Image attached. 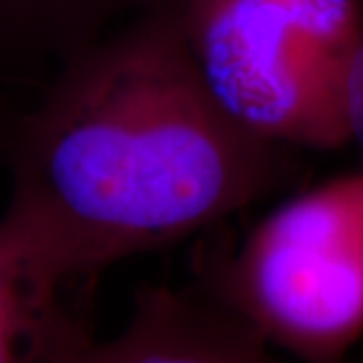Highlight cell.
I'll return each instance as SVG.
<instances>
[{
    "label": "cell",
    "mask_w": 363,
    "mask_h": 363,
    "mask_svg": "<svg viewBox=\"0 0 363 363\" xmlns=\"http://www.w3.org/2000/svg\"><path fill=\"white\" fill-rule=\"evenodd\" d=\"M30 89L28 101L0 99L6 210L85 279L293 194L305 176L298 150L248 133L212 101L178 0L113 26Z\"/></svg>",
    "instance_id": "cell-1"
},
{
    "label": "cell",
    "mask_w": 363,
    "mask_h": 363,
    "mask_svg": "<svg viewBox=\"0 0 363 363\" xmlns=\"http://www.w3.org/2000/svg\"><path fill=\"white\" fill-rule=\"evenodd\" d=\"M186 51L238 128L293 150L350 143L359 0H178Z\"/></svg>",
    "instance_id": "cell-2"
},
{
    "label": "cell",
    "mask_w": 363,
    "mask_h": 363,
    "mask_svg": "<svg viewBox=\"0 0 363 363\" xmlns=\"http://www.w3.org/2000/svg\"><path fill=\"white\" fill-rule=\"evenodd\" d=\"M196 281L272 347L305 362L341 359L363 335V174L293 190L238 247L202 248Z\"/></svg>",
    "instance_id": "cell-3"
},
{
    "label": "cell",
    "mask_w": 363,
    "mask_h": 363,
    "mask_svg": "<svg viewBox=\"0 0 363 363\" xmlns=\"http://www.w3.org/2000/svg\"><path fill=\"white\" fill-rule=\"evenodd\" d=\"M97 281L67 271L25 222L0 216V363H87Z\"/></svg>",
    "instance_id": "cell-4"
},
{
    "label": "cell",
    "mask_w": 363,
    "mask_h": 363,
    "mask_svg": "<svg viewBox=\"0 0 363 363\" xmlns=\"http://www.w3.org/2000/svg\"><path fill=\"white\" fill-rule=\"evenodd\" d=\"M257 325L204 283L138 286L125 327L99 339L87 363H269Z\"/></svg>",
    "instance_id": "cell-5"
},
{
    "label": "cell",
    "mask_w": 363,
    "mask_h": 363,
    "mask_svg": "<svg viewBox=\"0 0 363 363\" xmlns=\"http://www.w3.org/2000/svg\"><path fill=\"white\" fill-rule=\"evenodd\" d=\"M174 0H0V83L37 87L52 69L109 33L121 16Z\"/></svg>",
    "instance_id": "cell-6"
},
{
    "label": "cell",
    "mask_w": 363,
    "mask_h": 363,
    "mask_svg": "<svg viewBox=\"0 0 363 363\" xmlns=\"http://www.w3.org/2000/svg\"><path fill=\"white\" fill-rule=\"evenodd\" d=\"M347 125L350 142L357 143L363 154V0H359V35L347 79Z\"/></svg>",
    "instance_id": "cell-7"
}]
</instances>
